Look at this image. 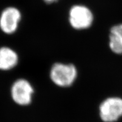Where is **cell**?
<instances>
[{
  "label": "cell",
  "instance_id": "obj_1",
  "mask_svg": "<svg viewBox=\"0 0 122 122\" xmlns=\"http://www.w3.org/2000/svg\"><path fill=\"white\" fill-rule=\"evenodd\" d=\"M77 76L76 67L73 65L55 63L50 70V77L55 84L67 87L72 84Z\"/></svg>",
  "mask_w": 122,
  "mask_h": 122
},
{
  "label": "cell",
  "instance_id": "obj_2",
  "mask_svg": "<svg viewBox=\"0 0 122 122\" xmlns=\"http://www.w3.org/2000/svg\"><path fill=\"white\" fill-rule=\"evenodd\" d=\"M22 19V14L16 7L9 6L2 10L0 15V29L7 35L16 31Z\"/></svg>",
  "mask_w": 122,
  "mask_h": 122
},
{
  "label": "cell",
  "instance_id": "obj_3",
  "mask_svg": "<svg viewBox=\"0 0 122 122\" xmlns=\"http://www.w3.org/2000/svg\"><path fill=\"white\" fill-rule=\"evenodd\" d=\"M33 88L30 82L23 79H18L14 83L11 88V96L15 103L26 106L32 101Z\"/></svg>",
  "mask_w": 122,
  "mask_h": 122
},
{
  "label": "cell",
  "instance_id": "obj_4",
  "mask_svg": "<svg viewBox=\"0 0 122 122\" xmlns=\"http://www.w3.org/2000/svg\"><path fill=\"white\" fill-rule=\"evenodd\" d=\"M69 15L70 24L76 30L87 28L92 23V14L89 9L83 6H74L70 9Z\"/></svg>",
  "mask_w": 122,
  "mask_h": 122
},
{
  "label": "cell",
  "instance_id": "obj_5",
  "mask_svg": "<svg viewBox=\"0 0 122 122\" xmlns=\"http://www.w3.org/2000/svg\"><path fill=\"white\" fill-rule=\"evenodd\" d=\"M101 118L105 122H113L122 115V99L111 97L106 99L100 106Z\"/></svg>",
  "mask_w": 122,
  "mask_h": 122
},
{
  "label": "cell",
  "instance_id": "obj_6",
  "mask_svg": "<svg viewBox=\"0 0 122 122\" xmlns=\"http://www.w3.org/2000/svg\"><path fill=\"white\" fill-rule=\"evenodd\" d=\"M18 56L11 48H0V70L8 71L14 68L18 63Z\"/></svg>",
  "mask_w": 122,
  "mask_h": 122
},
{
  "label": "cell",
  "instance_id": "obj_7",
  "mask_svg": "<svg viewBox=\"0 0 122 122\" xmlns=\"http://www.w3.org/2000/svg\"><path fill=\"white\" fill-rule=\"evenodd\" d=\"M110 39V46L112 51L117 54H122V24L111 28Z\"/></svg>",
  "mask_w": 122,
  "mask_h": 122
},
{
  "label": "cell",
  "instance_id": "obj_8",
  "mask_svg": "<svg viewBox=\"0 0 122 122\" xmlns=\"http://www.w3.org/2000/svg\"><path fill=\"white\" fill-rule=\"evenodd\" d=\"M43 1L46 3V4H53V3L57 2L58 0H43Z\"/></svg>",
  "mask_w": 122,
  "mask_h": 122
}]
</instances>
